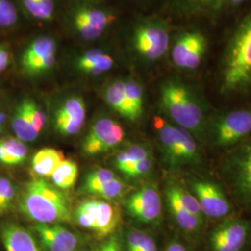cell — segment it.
I'll return each mask as SVG.
<instances>
[{"label": "cell", "mask_w": 251, "mask_h": 251, "mask_svg": "<svg viewBox=\"0 0 251 251\" xmlns=\"http://www.w3.org/2000/svg\"><path fill=\"white\" fill-rule=\"evenodd\" d=\"M60 46L56 37L41 34L27 42L21 51L20 66L28 77H39L56 66Z\"/></svg>", "instance_id": "8992f818"}, {"label": "cell", "mask_w": 251, "mask_h": 251, "mask_svg": "<svg viewBox=\"0 0 251 251\" xmlns=\"http://www.w3.org/2000/svg\"><path fill=\"white\" fill-rule=\"evenodd\" d=\"M171 189L176 195L181 206H183L189 213L197 216L198 218H201L202 212L197 197H194L187 191L179 188L178 186H171Z\"/></svg>", "instance_id": "836d02e7"}, {"label": "cell", "mask_w": 251, "mask_h": 251, "mask_svg": "<svg viewBox=\"0 0 251 251\" xmlns=\"http://www.w3.org/2000/svg\"><path fill=\"white\" fill-rule=\"evenodd\" d=\"M103 97L108 105L120 116L130 121L139 119L126 95L124 79H117L108 84L103 91Z\"/></svg>", "instance_id": "2e32d148"}, {"label": "cell", "mask_w": 251, "mask_h": 251, "mask_svg": "<svg viewBox=\"0 0 251 251\" xmlns=\"http://www.w3.org/2000/svg\"><path fill=\"white\" fill-rule=\"evenodd\" d=\"M235 179L243 197L251 202V143L238 156Z\"/></svg>", "instance_id": "7402d4cb"}, {"label": "cell", "mask_w": 251, "mask_h": 251, "mask_svg": "<svg viewBox=\"0 0 251 251\" xmlns=\"http://www.w3.org/2000/svg\"><path fill=\"white\" fill-rule=\"evenodd\" d=\"M60 18L68 36L83 45H94L116 27L119 13L111 4L67 0Z\"/></svg>", "instance_id": "6da1fadb"}, {"label": "cell", "mask_w": 251, "mask_h": 251, "mask_svg": "<svg viewBox=\"0 0 251 251\" xmlns=\"http://www.w3.org/2000/svg\"><path fill=\"white\" fill-rule=\"evenodd\" d=\"M24 17L39 25H50L61 17L62 0H15Z\"/></svg>", "instance_id": "4fadbf2b"}, {"label": "cell", "mask_w": 251, "mask_h": 251, "mask_svg": "<svg viewBox=\"0 0 251 251\" xmlns=\"http://www.w3.org/2000/svg\"><path fill=\"white\" fill-rule=\"evenodd\" d=\"M171 30L162 19H142L127 28L123 49L144 63H155L170 52Z\"/></svg>", "instance_id": "277c9868"}, {"label": "cell", "mask_w": 251, "mask_h": 251, "mask_svg": "<svg viewBox=\"0 0 251 251\" xmlns=\"http://www.w3.org/2000/svg\"><path fill=\"white\" fill-rule=\"evenodd\" d=\"M114 178H116L114 173L109 170L99 169V170L92 171L86 178L85 184H84V190L88 193H90L93 189L96 188L100 184L107 182Z\"/></svg>", "instance_id": "e575fe53"}, {"label": "cell", "mask_w": 251, "mask_h": 251, "mask_svg": "<svg viewBox=\"0 0 251 251\" xmlns=\"http://www.w3.org/2000/svg\"><path fill=\"white\" fill-rule=\"evenodd\" d=\"M0 235L7 251H41L33 235L16 224H3Z\"/></svg>", "instance_id": "9a60e30c"}, {"label": "cell", "mask_w": 251, "mask_h": 251, "mask_svg": "<svg viewBox=\"0 0 251 251\" xmlns=\"http://www.w3.org/2000/svg\"><path fill=\"white\" fill-rule=\"evenodd\" d=\"M121 221L119 207L102 200H97L95 224L93 231L99 238H104L113 233Z\"/></svg>", "instance_id": "d6986e66"}, {"label": "cell", "mask_w": 251, "mask_h": 251, "mask_svg": "<svg viewBox=\"0 0 251 251\" xmlns=\"http://www.w3.org/2000/svg\"><path fill=\"white\" fill-rule=\"evenodd\" d=\"M163 110L179 126L186 130H198L204 121V112L193 92L182 83L169 80L160 89Z\"/></svg>", "instance_id": "5b68a950"}, {"label": "cell", "mask_w": 251, "mask_h": 251, "mask_svg": "<svg viewBox=\"0 0 251 251\" xmlns=\"http://www.w3.org/2000/svg\"><path fill=\"white\" fill-rule=\"evenodd\" d=\"M88 1L97 2V3H104V4H111V0H88Z\"/></svg>", "instance_id": "f907efd6"}, {"label": "cell", "mask_w": 251, "mask_h": 251, "mask_svg": "<svg viewBox=\"0 0 251 251\" xmlns=\"http://www.w3.org/2000/svg\"><path fill=\"white\" fill-rule=\"evenodd\" d=\"M152 161L149 157L145 158L143 160L136 162L129 170L126 171L125 174L129 177H133V178L143 176L150 171L152 168Z\"/></svg>", "instance_id": "ab89813d"}, {"label": "cell", "mask_w": 251, "mask_h": 251, "mask_svg": "<svg viewBox=\"0 0 251 251\" xmlns=\"http://www.w3.org/2000/svg\"><path fill=\"white\" fill-rule=\"evenodd\" d=\"M64 160L63 152L45 148L36 152L32 159V170L40 177H51L54 171Z\"/></svg>", "instance_id": "44dd1931"}, {"label": "cell", "mask_w": 251, "mask_h": 251, "mask_svg": "<svg viewBox=\"0 0 251 251\" xmlns=\"http://www.w3.org/2000/svg\"><path fill=\"white\" fill-rule=\"evenodd\" d=\"M125 92L127 99L138 117H142L144 112V89L142 85L132 78L124 79Z\"/></svg>", "instance_id": "f1b7e54d"}, {"label": "cell", "mask_w": 251, "mask_h": 251, "mask_svg": "<svg viewBox=\"0 0 251 251\" xmlns=\"http://www.w3.org/2000/svg\"><path fill=\"white\" fill-rule=\"evenodd\" d=\"M6 119H7V116H6V114H5L3 111H1V110H0V127L2 126L3 123L6 121Z\"/></svg>", "instance_id": "681fc988"}, {"label": "cell", "mask_w": 251, "mask_h": 251, "mask_svg": "<svg viewBox=\"0 0 251 251\" xmlns=\"http://www.w3.org/2000/svg\"><path fill=\"white\" fill-rule=\"evenodd\" d=\"M152 237L145 233L133 230L127 233L126 246L128 251H140L147 245Z\"/></svg>", "instance_id": "f35d334b"}, {"label": "cell", "mask_w": 251, "mask_h": 251, "mask_svg": "<svg viewBox=\"0 0 251 251\" xmlns=\"http://www.w3.org/2000/svg\"><path fill=\"white\" fill-rule=\"evenodd\" d=\"M247 237L248 226L239 221H230L216 228L209 242L213 251H240Z\"/></svg>", "instance_id": "8fae6325"}, {"label": "cell", "mask_w": 251, "mask_h": 251, "mask_svg": "<svg viewBox=\"0 0 251 251\" xmlns=\"http://www.w3.org/2000/svg\"><path fill=\"white\" fill-rule=\"evenodd\" d=\"M166 251H188L186 248L178 242L171 243V245L168 246Z\"/></svg>", "instance_id": "f6af8a7d"}, {"label": "cell", "mask_w": 251, "mask_h": 251, "mask_svg": "<svg viewBox=\"0 0 251 251\" xmlns=\"http://www.w3.org/2000/svg\"><path fill=\"white\" fill-rule=\"evenodd\" d=\"M15 197V188L7 178H0V214L6 211Z\"/></svg>", "instance_id": "d590c367"}, {"label": "cell", "mask_w": 251, "mask_h": 251, "mask_svg": "<svg viewBox=\"0 0 251 251\" xmlns=\"http://www.w3.org/2000/svg\"><path fill=\"white\" fill-rule=\"evenodd\" d=\"M23 14L15 0H0V31H11L22 25Z\"/></svg>", "instance_id": "d4e9b609"}, {"label": "cell", "mask_w": 251, "mask_h": 251, "mask_svg": "<svg viewBox=\"0 0 251 251\" xmlns=\"http://www.w3.org/2000/svg\"><path fill=\"white\" fill-rule=\"evenodd\" d=\"M127 212L139 222L152 223L161 214V199L157 189L145 185L138 190L126 202Z\"/></svg>", "instance_id": "30bf717a"}, {"label": "cell", "mask_w": 251, "mask_h": 251, "mask_svg": "<svg viewBox=\"0 0 251 251\" xmlns=\"http://www.w3.org/2000/svg\"><path fill=\"white\" fill-rule=\"evenodd\" d=\"M54 118H66L85 121L86 103L78 95H71L62 100L54 113Z\"/></svg>", "instance_id": "cb8c5ba5"}, {"label": "cell", "mask_w": 251, "mask_h": 251, "mask_svg": "<svg viewBox=\"0 0 251 251\" xmlns=\"http://www.w3.org/2000/svg\"><path fill=\"white\" fill-rule=\"evenodd\" d=\"M251 133V109L236 110L226 114L216 124L215 143L228 146Z\"/></svg>", "instance_id": "9c48e42d"}, {"label": "cell", "mask_w": 251, "mask_h": 251, "mask_svg": "<svg viewBox=\"0 0 251 251\" xmlns=\"http://www.w3.org/2000/svg\"><path fill=\"white\" fill-rule=\"evenodd\" d=\"M20 207L36 224L49 225L72 221L69 201L62 192L45 179H35L27 183L21 198Z\"/></svg>", "instance_id": "3957f363"}, {"label": "cell", "mask_w": 251, "mask_h": 251, "mask_svg": "<svg viewBox=\"0 0 251 251\" xmlns=\"http://www.w3.org/2000/svg\"><path fill=\"white\" fill-rule=\"evenodd\" d=\"M207 48L206 36L197 30L185 31L171 39L170 52L173 64L179 69L198 68Z\"/></svg>", "instance_id": "52a82bcc"}, {"label": "cell", "mask_w": 251, "mask_h": 251, "mask_svg": "<svg viewBox=\"0 0 251 251\" xmlns=\"http://www.w3.org/2000/svg\"><path fill=\"white\" fill-rule=\"evenodd\" d=\"M167 198L171 207V213L174 216L179 227L187 232L197 231L201 225V218L189 213L188 211L181 206L178 198L171 187L167 191Z\"/></svg>", "instance_id": "603a6c76"}, {"label": "cell", "mask_w": 251, "mask_h": 251, "mask_svg": "<svg viewBox=\"0 0 251 251\" xmlns=\"http://www.w3.org/2000/svg\"><path fill=\"white\" fill-rule=\"evenodd\" d=\"M181 13L192 17L215 18L226 7V0H173Z\"/></svg>", "instance_id": "ac0fdd59"}, {"label": "cell", "mask_w": 251, "mask_h": 251, "mask_svg": "<svg viewBox=\"0 0 251 251\" xmlns=\"http://www.w3.org/2000/svg\"><path fill=\"white\" fill-rule=\"evenodd\" d=\"M140 251H156V245L154 240L151 238L150 241L147 243V245L144 247V249H142Z\"/></svg>", "instance_id": "c3c4849f"}, {"label": "cell", "mask_w": 251, "mask_h": 251, "mask_svg": "<svg viewBox=\"0 0 251 251\" xmlns=\"http://www.w3.org/2000/svg\"><path fill=\"white\" fill-rule=\"evenodd\" d=\"M34 229L48 251H75L77 248V237L60 225L36 224Z\"/></svg>", "instance_id": "5bb4252c"}, {"label": "cell", "mask_w": 251, "mask_h": 251, "mask_svg": "<svg viewBox=\"0 0 251 251\" xmlns=\"http://www.w3.org/2000/svg\"><path fill=\"white\" fill-rule=\"evenodd\" d=\"M124 138V130L122 126L116 122L110 133L100 143L94 146L90 154H96L100 152H107L116 145L120 144Z\"/></svg>", "instance_id": "1f68e13d"}, {"label": "cell", "mask_w": 251, "mask_h": 251, "mask_svg": "<svg viewBox=\"0 0 251 251\" xmlns=\"http://www.w3.org/2000/svg\"><path fill=\"white\" fill-rule=\"evenodd\" d=\"M11 60L12 52L10 47L6 43H0V74L9 68Z\"/></svg>", "instance_id": "60d3db41"}, {"label": "cell", "mask_w": 251, "mask_h": 251, "mask_svg": "<svg viewBox=\"0 0 251 251\" xmlns=\"http://www.w3.org/2000/svg\"><path fill=\"white\" fill-rule=\"evenodd\" d=\"M98 251H121L118 238L117 236L110 237L108 240L100 246Z\"/></svg>", "instance_id": "ee69618b"}, {"label": "cell", "mask_w": 251, "mask_h": 251, "mask_svg": "<svg viewBox=\"0 0 251 251\" xmlns=\"http://www.w3.org/2000/svg\"><path fill=\"white\" fill-rule=\"evenodd\" d=\"M222 89L227 93L251 89V9L226 46L222 63Z\"/></svg>", "instance_id": "7a4b0ae2"}, {"label": "cell", "mask_w": 251, "mask_h": 251, "mask_svg": "<svg viewBox=\"0 0 251 251\" xmlns=\"http://www.w3.org/2000/svg\"><path fill=\"white\" fill-rule=\"evenodd\" d=\"M97 208V200L91 199L82 203L75 211V217L77 224L86 229H94L95 212Z\"/></svg>", "instance_id": "4dcf8cb0"}, {"label": "cell", "mask_w": 251, "mask_h": 251, "mask_svg": "<svg viewBox=\"0 0 251 251\" xmlns=\"http://www.w3.org/2000/svg\"><path fill=\"white\" fill-rule=\"evenodd\" d=\"M72 65L75 72L96 77L110 72L116 66V51L106 46L92 45L75 51Z\"/></svg>", "instance_id": "ba28073f"}, {"label": "cell", "mask_w": 251, "mask_h": 251, "mask_svg": "<svg viewBox=\"0 0 251 251\" xmlns=\"http://www.w3.org/2000/svg\"><path fill=\"white\" fill-rule=\"evenodd\" d=\"M126 152L129 155V157L134 162L140 161V160H143V159L149 157V152H148V151L144 147L140 146V145H131V146H129L126 149Z\"/></svg>", "instance_id": "b9f144b4"}, {"label": "cell", "mask_w": 251, "mask_h": 251, "mask_svg": "<svg viewBox=\"0 0 251 251\" xmlns=\"http://www.w3.org/2000/svg\"><path fill=\"white\" fill-rule=\"evenodd\" d=\"M179 157L180 164L194 163L199 160L198 145L188 131L179 127Z\"/></svg>", "instance_id": "83f0119b"}, {"label": "cell", "mask_w": 251, "mask_h": 251, "mask_svg": "<svg viewBox=\"0 0 251 251\" xmlns=\"http://www.w3.org/2000/svg\"><path fill=\"white\" fill-rule=\"evenodd\" d=\"M126 189L125 183L117 178H114L107 182L100 184L93 189L90 194L99 196L105 199H114L120 197Z\"/></svg>", "instance_id": "d6a6232c"}, {"label": "cell", "mask_w": 251, "mask_h": 251, "mask_svg": "<svg viewBox=\"0 0 251 251\" xmlns=\"http://www.w3.org/2000/svg\"><path fill=\"white\" fill-rule=\"evenodd\" d=\"M135 163L126 152H119L116 158V167L123 173L129 170Z\"/></svg>", "instance_id": "7bdbcfd3"}, {"label": "cell", "mask_w": 251, "mask_h": 251, "mask_svg": "<svg viewBox=\"0 0 251 251\" xmlns=\"http://www.w3.org/2000/svg\"><path fill=\"white\" fill-rule=\"evenodd\" d=\"M0 162L8 165V157H7V154L5 152L2 141H0Z\"/></svg>", "instance_id": "7dc6e473"}, {"label": "cell", "mask_w": 251, "mask_h": 251, "mask_svg": "<svg viewBox=\"0 0 251 251\" xmlns=\"http://www.w3.org/2000/svg\"><path fill=\"white\" fill-rule=\"evenodd\" d=\"M78 169L75 162L72 160H63L51 175V179L55 186L63 190H68L74 187L77 178Z\"/></svg>", "instance_id": "4316f807"}, {"label": "cell", "mask_w": 251, "mask_h": 251, "mask_svg": "<svg viewBox=\"0 0 251 251\" xmlns=\"http://www.w3.org/2000/svg\"><path fill=\"white\" fill-rule=\"evenodd\" d=\"M115 124L116 122L110 117L99 118L90 127L89 134L83 144L84 152L90 154L94 146L110 133Z\"/></svg>", "instance_id": "484cf974"}, {"label": "cell", "mask_w": 251, "mask_h": 251, "mask_svg": "<svg viewBox=\"0 0 251 251\" xmlns=\"http://www.w3.org/2000/svg\"><path fill=\"white\" fill-rule=\"evenodd\" d=\"M8 157V165H18L26 158L27 148L25 144L16 138H8L2 141Z\"/></svg>", "instance_id": "f546056e"}, {"label": "cell", "mask_w": 251, "mask_h": 251, "mask_svg": "<svg viewBox=\"0 0 251 251\" xmlns=\"http://www.w3.org/2000/svg\"><path fill=\"white\" fill-rule=\"evenodd\" d=\"M153 125L157 130L163 151L168 160L175 165L180 164L179 127L171 125L160 117H154Z\"/></svg>", "instance_id": "e0dca14e"}, {"label": "cell", "mask_w": 251, "mask_h": 251, "mask_svg": "<svg viewBox=\"0 0 251 251\" xmlns=\"http://www.w3.org/2000/svg\"><path fill=\"white\" fill-rule=\"evenodd\" d=\"M12 128L19 140L22 142H32L36 140L38 132L34 128L28 110L26 99H24L15 108L12 116Z\"/></svg>", "instance_id": "ffe728a7"}, {"label": "cell", "mask_w": 251, "mask_h": 251, "mask_svg": "<svg viewBox=\"0 0 251 251\" xmlns=\"http://www.w3.org/2000/svg\"><path fill=\"white\" fill-rule=\"evenodd\" d=\"M247 0H226V7H232V8H237L240 5H242L244 2Z\"/></svg>", "instance_id": "bcb514c9"}, {"label": "cell", "mask_w": 251, "mask_h": 251, "mask_svg": "<svg viewBox=\"0 0 251 251\" xmlns=\"http://www.w3.org/2000/svg\"><path fill=\"white\" fill-rule=\"evenodd\" d=\"M1 134H2V128L0 127V136H1Z\"/></svg>", "instance_id": "816d5d0a"}, {"label": "cell", "mask_w": 251, "mask_h": 251, "mask_svg": "<svg viewBox=\"0 0 251 251\" xmlns=\"http://www.w3.org/2000/svg\"><path fill=\"white\" fill-rule=\"evenodd\" d=\"M202 214L210 218H222L227 215L231 206L224 193L217 185L208 181H197L194 184Z\"/></svg>", "instance_id": "7c38bea8"}, {"label": "cell", "mask_w": 251, "mask_h": 251, "mask_svg": "<svg viewBox=\"0 0 251 251\" xmlns=\"http://www.w3.org/2000/svg\"><path fill=\"white\" fill-rule=\"evenodd\" d=\"M28 103V110L31 117V121L34 128L39 133L46 124V116L44 112L39 108L36 101L34 100L27 98Z\"/></svg>", "instance_id": "74e56055"}, {"label": "cell", "mask_w": 251, "mask_h": 251, "mask_svg": "<svg viewBox=\"0 0 251 251\" xmlns=\"http://www.w3.org/2000/svg\"><path fill=\"white\" fill-rule=\"evenodd\" d=\"M54 123L56 129L61 134L75 135L77 134L80 131L85 121L66 118H54Z\"/></svg>", "instance_id": "8d00e7d4"}]
</instances>
